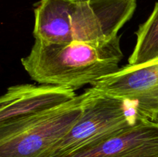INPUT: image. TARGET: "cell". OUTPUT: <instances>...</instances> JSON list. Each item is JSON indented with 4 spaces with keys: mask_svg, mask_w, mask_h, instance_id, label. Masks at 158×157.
Here are the masks:
<instances>
[{
    "mask_svg": "<svg viewBox=\"0 0 158 157\" xmlns=\"http://www.w3.org/2000/svg\"><path fill=\"white\" fill-rule=\"evenodd\" d=\"M137 0H40L34 9L35 39L102 44L118 36Z\"/></svg>",
    "mask_w": 158,
    "mask_h": 157,
    "instance_id": "cell-1",
    "label": "cell"
},
{
    "mask_svg": "<svg viewBox=\"0 0 158 157\" xmlns=\"http://www.w3.org/2000/svg\"><path fill=\"white\" fill-rule=\"evenodd\" d=\"M122 58L119 36L102 44L35 39L30 52L21 62L36 83L76 90L117 72Z\"/></svg>",
    "mask_w": 158,
    "mask_h": 157,
    "instance_id": "cell-2",
    "label": "cell"
},
{
    "mask_svg": "<svg viewBox=\"0 0 158 157\" xmlns=\"http://www.w3.org/2000/svg\"><path fill=\"white\" fill-rule=\"evenodd\" d=\"M83 94V112L80 119L48 157H63L91 147L148 120L129 100L93 86Z\"/></svg>",
    "mask_w": 158,
    "mask_h": 157,
    "instance_id": "cell-3",
    "label": "cell"
},
{
    "mask_svg": "<svg viewBox=\"0 0 158 157\" xmlns=\"http://www.w3.org/2000/svg\"><path fill=\"white\" fill-rule=\"evenodd\" d=\"M77 95L73 89L53 85L10 86L0 99V140L15 135Z\"/></svg>",
    "mask_w": 158,
    "mask_h": 157,
    "instance_id": "cell-4",
    "label": "cell"
},
{
    "mask_svg": "<svg viewBox=\"0 0 158 157\" xmlns=\"http://www.w3.org/2000/svg\"><path fill=\"white\" fill-rule=\"evenodd\" d=\"M83 101L82 93L15 135L0 140V157H48L80 119Z\"/></svg>",
    "mask_w": 158,
    "mask_h": 157,
    "instance_id": "cell-5",
    "label": "cell"
},
{
    "mask_svg": "<svg viewBox=\"0 0 158 157\" xmlns=\"http://www.w3.org/2000/svg\"><path fill=\"white\" fill-rule=\"evenodd\" d=\"M92 86L132 102L147 119L158 123V60L140 65L128 64Z\"/></svg>",
    "mask_w": 158,
    "mask_h": 157,
    "instance_id": "cell-6",
    "label": "cell"
},
{
    "mask_svg": "<svg viewBox=\"0 0 158 157\" xmlns=\"http://www.w3.org/2000/svg\"><path fill=\"white\" fill-rule=\"evenodd\" d=\"M63 157H158V123L144 121Z\"/></svg>",
    "mask_w": 158,
    "mask_h": 157,
    "instance_id": "cell-7",
    "label": "cell"
},
{
    "mask_svg": "<svg viewBox=\"0 0 158 157\" xmlns=\"http://www.w3.org/2000/svg\"><path fill=\"white\" fill-rule=\"evenodd\" d=\"M136 35L137 42L128 58L129 64L140 65L158 60V1Z\"/></svg>",
    "mask_w": 158,
    "mask_h": 157,
    "instance_id": "cell-8",
    "label": "cell"
},
{
    "mask_svg": "<svg viewBox=\"0 0 158 157\" xmlns=\"http://www.w3.org/2000/svg\"><path fill=\"white\" fill-rule=\"evenodd\" d=\"M82 1H84V0H82Z\"/></svg>",
    "mask_w": 158,
    "mask_h": 157,
    "instance_id": "cell-9",
    "label": "cell"
}]
</instances>
